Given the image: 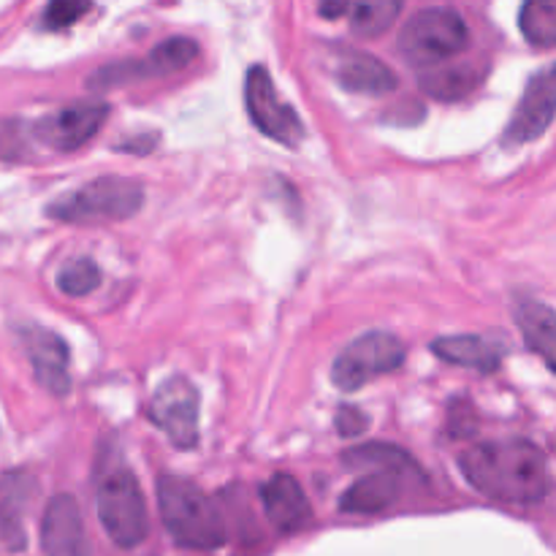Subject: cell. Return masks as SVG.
Wrapping results in <instances>:
<instances>
[{
	"mask_svg": "<svg viewBox=\"0 0 556 556\" xmlns=\"http://www.w3.org/2000/svg\"><path fill=\"white\" fill-rule=\"evenodd\" d=\"M516 320H519V329L527 348H530L532 353H538V356L543 358V364L554 372V309L548 307V304L538 302V299H519V304H516Z\"/></svg>",
	"mask_w": 556,
	"mask_h": 556,
	"instance_id": "obj_17",
	"label": "cell"
},
{
	"mask_svg": "<svg viewBox=\"0 0 556 556\" xmlns=\"http://www.w3.org/2000/svg\"><path fill=\"white\" fill-rule=\"evenodd\" d=\"M405 345L389 331H369L353 340L331 364V383L340 391H358L380 375H391L405 364Z\"/></svg>",
	"mask_w": 556,
	"mask_h": 556,
	"instance_id": "obj_6",
	"label": "cell"
},
{
	"mask_svg": "<svg viewBox=\"0 0 556 556\" xmlns=\"http://www.w3.org/2000/svg\"><path fill=\"white\" fill-rule=\"evenodd\" d=\"M470 49V27L465 16L448 5L421 9L400 33V52L416 68H440Z\"/></svg>",
	"mask_w": 556,
	"mask_h": 556,
	"instance_id": "obj_4",
	"label": "cell"
},
{
	"mask_svg": "<svg viewBox=\"0 0 556 556\" xmlns=\"http://www.w3.org/2000/svg\"><path fill=\"white\" fill-rule=\"evenodd\" d=\"M199 389L182 375H174L155 391L147 418L166 434L174 448L193 451L199 445Z\"/></svg>",
	"mask_w": 556,
	"mask_h": 556,
	"instance_id": "obj_8",
	"label": "cell"
},
{
	"mask_svg": "<svg viewBox=\"0 0 556 556\" xmlns=\"http://www.w3.org/2000/svg\"><path fill=\"white\" fill-rule=\"evenodd\" d=\"M521 36L538 49L556 47V5L554 3H527L519 14Z\"/></svg>",
	"mask_w": 556,
	"mask_h": 556,
	"instance_id": "obj_23",
	"label": "cell"
},
{
	"mask_svg": "<svg viewBox=\"0 0 556 556\" xmlns=\"http://www.w3.org/2000/svg\"><path fill=\"white\" fill-rule=\"evenodd\" d=\"M157 510L166 532L179 546L215 552L226 543L228 530L220 508L193 481L177 476L157 478Z\"/></svg>",
	"mask_w": 556,
	"mask_h": 556,
	"instance_id": "obj_2",
	"label": "cell"
},
{
	"mask_svg": "<svg viewBox=\"0 0 556 556\" xmlns=\"http://www.w3.org/2000/svg\"><path fill=\"white\" fill-rule=\"evenodd\" d=\"M351 11V3H320L318 14L326 16V20H337V16H348Z\"/></svg>",
	"mask_w": 556,
	"mask_h": 556,
	"instance_id": "obj_28",
	"label": "cell"
},
{
	"mask_svg": "<svg viewBox=\"0 0 556 556\" xmlns=\"http://www.w3.org/2000/svg\"><path fill=\"white\" fill-rule=\"evenodd\" d=\"M90 9H92L90 3H74V0H54V3H49L47 9H43L41 25L47 27V30H65V27H71L74 22H79L81 16H85Z\"/></svg>",
	"mask_w": 556,
	"mask_h": 556,
	"instance_id": "obj_25",
	"label": "cell"
},
{
	"mask_svg": "<svg viewBox=\"0 0 556 556\" xmlns=\"http://www.w3.org/2000/svg\"><path fill=\"white\" fill-rule=\"evenodd\" d=\"M106 117L109 106L103 101H76L38 119L33 125V136L54 152H74L96 139Z\"/></svg>",
	"mask_w": 556,
	"mask_h": 556,
	"instance_id": "obj_9",
	"label": "cell"
},
{
	"mask_svg": "<svg viewBox=\"0 0 556 556\" xmlns=\"http://www.w3.org/2000/svg\"><path fill=\"white\" fill-rule=\"evenodd\" d=\"M483 74L476 65H440L421 76V90L438 101H459L481 85Z\"/></svg>",
	"mask_w": 556,
	"mask_h": 556,
	"instance_id": "obj_20",
	"label": "cell"
},
{
	"mask_svg": "<svg viewBox=\"0 0 556 556\" xmlns=\"http://www.w3.org/2000/svg\"><path fill=\"white\" fill-rule=\"evenodd\" d=\"M98 286H101V269L90 258H74L58 271L60 293L71 299L90 296Z\"/></svg>",
	"mask_w": 556,
	"mask_h": 556,
	"instance_id": "obj_24",
	"label": "cell"
},
{
	"mask_svg": "<svg viewBox=\"0 0 556 556\" xmlns=\"http://www.w3.org/2000/svg\"><path fill=\"white\" fill-rule=\"evenodd\" d=\"M402 14L400 0H378V3H351V30L362 38H378L389 30Z\"/></svg>",
	"mask_w": 556,
	"mask_h": 556,
	"instance_id": "obj_22",
	"label": "cell"
},
{
	"mask_svg": "<svg viewBox=\"0 0 556 556\" xmlns=\"http://www.w3.org/2000/svg\"><path fill=\"white\" fill-rule=\"evenodd\" d=\"M342 465L348 470H383V472H396V476H407V472H416L421 476V467L416 465L407 451L396 448L391 443H367V445H358V448H351L342 454Z\"/></svg>",
	"mask_w": 556,
	"mask_h": 556,
	"instance_id": "obj_19",
	"label": "cell"
},
{
	"mask_svg": "<svg viewBox=\"0 0 556 556\" xmlns=\"http://www.w3.org/2000/svg\"><path fill=\"white\" fill-rule=\"evenodd\" d=\"M30 494L33 481L27 476H5L0 481V538L9 548L25 546L22 516H25Z\"/></svg>",
	"mask_w": 556,
	"mask_h": 556,
	"instance_id": "obj_18",
	"label": "cell"
},
{
	"mask_svg": "<svg viewBox=\"0 0 556 556\" xmlns=\"http://www.w3.org/2000/svg\"><path fill=\"white\" fill-rule=\"evenodd\" d=\"M22 340H25V351L33 364V375H36L38 386H43V389L54 396L68 394L71 353L63 337L43 329V326H27V329L22 331Z\"/></svg>",
	"mask_w": 556,
	"mask_h": 556,
	"instance_id": "obj_11",
	"label": "cell"
},
{
	"mask_svg": "<svg viewBox=\"0 0 556 556\" xmlns=\"http://www.w3.org/2000/svg\"><path fill=\"white\" fill-rule=\"evenodd\" d=\"M467 483L483 497L505 505H538L552 492L548 459L535 443L521 438L486 440L459 456Z\"/></svg>",
	"mask_w": 556,
	"mask_h": 556,
	"instance_id": "obj_1",
	"label": "cell"
},
{
	"mask_svg": "<svg viewBox=\"0 0 556 556\" xmlns=\"http://www.w3.org/2000/svg\"><path fill=\"white\" fill-rule=\"evenodd\" d=\"M98 519L112 538L114 546L136 548L150 535L144 492L125 465L109 467L96 483Z\"/></svg>",
	"mask_w": 556,
	"mask_h": 556,
	"instance_id": "obj_5",
	"label": "cell"
},
{
	"mask_svg": "<svg viewBox=\"0 0 556 556\" xmlns=\"http://www.w3.org/2000/svg\"><path fill=\"white\" fill-rule=\"evenodd\" d=\"M337 432L342 438H356V434H364L369 427V418L367 413L358 410V407H340L337 410Z\"/></svg>",
	"mask_w": 556,
	"mask_h": 556,
	"instance_id": "obj_26",
	"label": "cell"
},
{
	"mask_svg": "<svg viewBox=\"0 0 556 556\" xmlns=\"http://www.w3.org/2000/svg\"><path fill=\"white\" fill-rule=\"evenodd\" d=\"M244 103H248L250 123L266 136V139L277 141L282 147L296 150L304 141V123L299 114L293 112L291 103L280 96L275 79L264 65H253L244 79Z\"/></svg>",
	"mask_w": 556,
	"mask_h": 556,
	"instance_id": "obj_7",
	"label": "cell"
},
{
	"mask_svg": "<svg viewBox=\"0 0 556 556\" xmlns=\"http://www.w3.org/2000/svg\"><path fill=\"white\" fill-rule=\"evenodd\" d=\"M155 144H157V136L152 134L150 139H144V136H139V139H136V141H125L123 150L134 152V155H147V152H150Z\"/></svg>",
	"mask_w": 556,
	"mask_h": 556,
	"instance_id": "obj_27",
	"label": "cell"
},
{
	"mask_svg": "<svg viewBox=\"0 0 556 556\" xmlns=\"http://www.w3.org/2000/svg\"><path fill=\"white\" fill-rule=\"evenodd\" d=\"M261 505H264L269 525L280 535L302 532L313 521V505H309L302 483L288 472H277L261 486Z\"/></svg>",
	"mask_w": 556,
	"mask_h": 556,
	"instance_id": "obj_13",
	"label": "cell"
},
{
	"mask_svg": "<svg viewBox=\"0 0 556 556\" xmlns=\"http://www.w3.org/2000/svg\"><path fill=\"white\" fill-rule=\"evenodd\" d=\"M199 58V43L193 38L172 36L166 41L157 43L150 52V58L139 60L141 79H152V76H168L174 71L188 68L193 60Z\"/></svg>",
	"mask_w": 556,
	"mask_h": 556,
	"instance_id": "obj_21",
	"label": "cell"
},
{
	"mask_svg": "<svg viewBox=\"0 0 556 556\" xmlns=\"http://www.w3.org/2000/svg\"><path fill=\"white\" fill-rule=\"evenodd\" d=\"M402 497V476L396 472L375 470L369 476L358 478L351 489L340 497L342 514L375 516L394 508Z\"/></svg>",
	"mask_w": 556,
	"mask_h": 556,
	"instance_id": "obj_15",
	"label": "cell"
},
{
	"mask_svg": "<svg viewBox=\"0 0 556 556\" xmlns=\"http://www.w3.org/2000/svg\"><path fill=\"white\" fill-rule=\"evenodd\" d=\"M41 546L47 556H90L81 510L71 494L49 500L41 521Z\"/></svg>",
	"mask_w": 556,
	"mask_h": 556,
	"instance_id": "obj_12",
	"label": "cell"
},
{
	"mask_svg": "<svg viewBox=\"0 0 556 556\" xmlns=\"http://www.w3.org/2000/svg\"><path fill=\"white\" fill-rule=\"evenodd\" d=\"M554 98H556L554 68L548 65V68H543L541 74H535L530 81H527V90L525 96H521L519 109H516V114L510 117L508 128H505L503 134V144L521 147L541 139L554 119V109H556Z\"/></svg>",
	"mask_w": 556,
	"mask_h": 556,
	"instance_id": "obj_10",
	"label": "cell"
},
{
	"mask_svg": "<svg viewBox=\"0 0 556 556\" xmlns=\"http://www.w3.org/2000/svg\"><path fill=\"white\" fill-rule=\"evenodd\" d=\"M432 353L443 362L456 364V367H470L483 375L497 372L503 364L505 351L497 342L486 340V337L476 334H456V337H440L432 342Z\"/></svg>",
	"mask_w": 556,
	"mask_h": 556,
	"instance_id": "obj_16",
	"label": "cell"
},
{
	"mask_svg": "<svg viewBox=\"0 0 556 556\" xmlns=\"http://www.w3.org/2000/svg\"><path fill=\"white\" fill-rule=\"evenodd\" d=\"M334 76L342 90L362 92V96H386L400 85L389 65L380 63L372 54L358 52V49H340L337 52Z\"/></svg>",
	"mask_w": 556,
	"mask_h": 556,
	"instance_id": "obj_14",
	"label": "cell"
},
{
	"mask_svg": "<svg viewBox=\"0 0 556 556\" xmlns=\"http://www.w3.org/2000/svg\"><path fill=\"white\" fill-rule=\"evenodd\" d=\"M141 206H144V188L139 179L106 174L49 204L47 215L63 223L92 226V223L130 220Z\"/></svg>",
	"mask_w": 556,
	"mask_h": 556,
	"instance_id": "obj_3",
	"label": "cell"
}]
</instances>
